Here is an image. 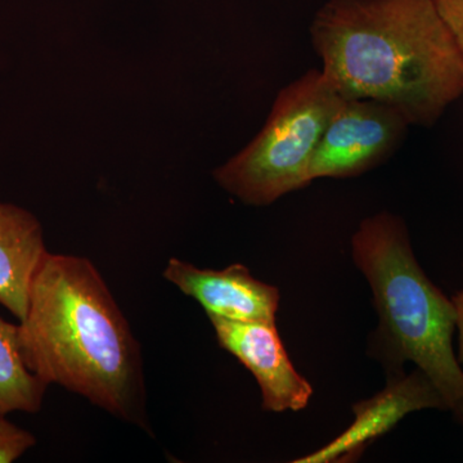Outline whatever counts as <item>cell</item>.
I'll list each match as a JSON object with an SVG mask.
<instances>
[{
  "mask_svg": "<svg viewBox=\"0 0 463 463\" xmlns=\"http://www.w3.org/2000/svg\"><path fill=\"white\" fill-rule=\"evenodd\" d=\"M321 71L345 99L430 128L463 96V57L432 0H328L309 29Z\"/></svg>",
  "mask_w": 463,
  "mask_h": 463,
  "instance_id": "6da1fadb",
  "label": "cell"
},
{
  "mask_svg": "<svg viewBox=\"0 0 463 463\" xmlns=\"http://www.w3.org/2000/svg\"><path fill=\"white\" fill-rule=\"evenodd\" d=\"M18 322L21 355L45 385L151 432L141 344L90 259L48 252Z\"/></svg>",
  "mask_w": 463,
  "mask_h": 463,
  "instance_id": "7a4b0ae2",
  "label": "cell"
},
{
  "mask_svg": "<svg viewBox=\"0 0 463 463\" xmlns=\"http://www.w3.org/2000/svg\"><path fill=\"white\" fill-rule=\"evenodd\" d=\"M352 257L373 292L379 327L371 353L392 374L412 362L463 425V370L453 350L456 307L426 276L404 222L390 213L364 219L353 234Z\"/></svg>",
  "mask_w": 463,
  "mask_h": 463,
  "instance_id": "3957f363",
  "label": "cell"
},
{
  "mask_svg": "<svg viewBox=\"0 0 463 463\" xmlns=\"http://www.w3.org/2000/svg\"><path fill=\"white\" fill-rule=\"evenodd\" d=\"M343 99L321 70H309L279 90L260 132L214 170L215 182L252 206L306 188L316 149Z\"/></svg>",
  "mask_w": 463,
  "mask_h": 463,
  "instance_id": "277c9868",
  "label": "cell"
},
{
  "mask_svg": "<svg viewBox=\"0 0 463 463\" xmlns=\"http://www.w3.org/2000/svg\"><path fill=\"white\" fill-rule=\"evenodd\" d=\"M410 127L385 103L344 99L316 149L310 182L353 178L379 166L401 147Z\"/></svg>",
  "mask_w": 463,
  "mask_h": 463,
  "instance_id": "5b68a950",
  "label": "cell"
},
{
  "mask_svg": "<svg viewBox=\"0 0 463 463\" xmlns=\"http://www.w3.org/2000/svg\"><path fill=\"white\" fill-rule=\"evenodd\" d=\"M209 319L219 346L239 359L257 380L264 411L298 412L307 407L312 385L295 370L276 323Z\"/></svg>",
  "mask_w": 463,
  "mask_h": 463,
  "instance_id": "8992f818",
  "label": "cell"
},
{
  "mask_svg": "<svg viewBox=\"0 0 463 463\" xmlns=\"http://www.w3.org/2000/svg\"><path fill=\"white\" fill-rule=\"evenodd\" d=\"M164 279L205 309L207 317L239 322L276 323L279 289L259 281L245 265L232 264L222 270L201 269L172 258Z\"/></svg>",
  "mask_w": 463,
  "mask_h": 463,
  "instance_id": "52a82bcc",
  "label": "cell"
},
{
  "mask_svg": "<svg viewBox=\"0 0 463 463\" xmlns=\"http://www.w3.org/2000/svg\"><path fill=\"white\" fill-rule=\"evenodd\" d=\"M392 376V383L385 392L355 405V422L341 437L300 462L336 461L339 457L359 455L365 443L389 430L405 414L430 408L446 410L443 398L421 371L416 370L410 376Z\"/></svg>",
  "mask_w": 463,
  "mask_h": 463,
  "instance_id": "ba28073f",
  "label": "cell"
},
{
  "mask_svg": "<svg viewBox=\"0 0 463 463\" xmlns=\"http://www.w3.org/2000/svg\"><path fill=\"white\" fill-rule=\"evenodd\" d=\"M48 252L39 219L24 207L0 203V306L18 321L26 315L33 276Z\"/></svg>",
  "mask_w": 463,
  "mask_h": 463,
  "instance_id": "9c48e42d",
  "label": "cell"
},
{
  "mask_svg": "<svg viewBox=\"0 0 463 463\" xmlns=\"http://www.w3.org/2000/svg\"><path fill=\"white\" fill-rule=\"evenodd\" d=\"M47 388L24 362L18 325L0 317V416L39 412Z\"/></svg>",
  "mask_w": 463,
  "mask_h": 463,
  "instance_id": "30bf717a",
  "label": "cell"
},
{
  "mask_svg": "<svg viewBox=\"0 0 463 463\" xmlns=\"http://www.w3.org/2000/svg\"><path fill=\"white\" fill-rule=\"evenodd\" d=\"M35 444V435L9 421L7 416H0V463L17 461Z\"/></svg>",
  "mask_w": 463,
  "mask_h": 463,
  "instance_id": "8fae6325",
  "label": "cell"
},
{
  "mask_svg": "<svg viewBox=\"0 0 463 463\" xmlns=\"http://www.w3.org/2000/svg\"><path fill=\"white\" fill-rule=\"evenodd\" d=\"M463 57V0H432Z\"/></svg>",
  "mask_w": 463,
  "mask_h": 463,
  "instance_id": "7c38bea8",
  "label": "cell"
},
{
  "mask_svg": "<svg viewBox=\"0 0 463 463\" xmlns=\"http://www.w3.org/2000/svg\"><path fill=\"white\" fill-rule=\"evenodd\" d=\"M456 307V330L458 332V359L463 370V291L457 292L452 298Z\"/></svg>",
  "mask_w": 463,
  "mask_h": 463,
  "instance_id": "4fadbf2b",
  "label": "cell"
}]
</instances>
